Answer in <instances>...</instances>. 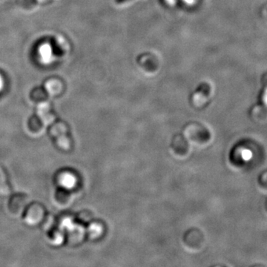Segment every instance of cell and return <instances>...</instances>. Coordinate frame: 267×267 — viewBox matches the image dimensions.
Returning a JSON list of instances; mask_svg holds the SVG:
<instances>
[{
    "instance_id": "17",
    "label": "cell",
    "mask_w": 267,
    "mask_h": 267,
    "mask_svg": "<svg viewBox=\"0 0 267 267\" xmlns=\"http://www.w3.org/2000/svg\"><path fill=\"white\" fill-rule=\"evenodd\" d=\"M17 8L24 13H33L38 9V0H17Z\"/></svg>"
},
{
    "instance_id": "12",
    "label": "cell",
    "mask_w": 267,
    "mask_h": 267,
    "mask_svg": "<svg viewBox=\"0 0 267 267\" xmlns=\"http://www.w3.org/2000/svg\"><path fill=\"white\" fill-rule=\"evenodd\" d=\"M54 199L58 207L65 208L72 204L73 199L72 191L58 188L57 190L54 193Z\"/></svg>"
},
{
    "instance_id": "21",
    "label": "cell",
    "mask_w": 267,
    "mask_h": 267,
    "mask_svg": "<svg viewBox=\"0 0 267 267\" xmlns=\"http://www.w3.org/2000/svg\"><path fill=\"white\" fill-rule=\"evenodd\" d=\"M141 0H114V5L119 9L130 7Z\"/></svg>"
},
{
    "instance_id": "4",
    "label": "cell",
    "mask_w": 267,
    "mask_h": 267,
    "mask_svg": "<svg viewBox=\"0 0 267 267\" xmlns=\"http://www.w3.org/2000/svg\"><path fill=\"white\" fill-rule=\"evenodd\" d=\"M54 181L58 187L72 191L76 187L78 179H77V176L75 172L64 169V170L57 172L55 178H54Z\"/></svg>"
},
{
    "instance_id": "1",
    "label": "cell",
    "mask_w": 267,
    "mask_h": 267,
    "mask_svg": "<svg viewBox=\"0 0 267 267\" xmlns=\"http://www.w3.org/2000/svg\"><path fill=\"white\" fill-rule=\"evenodd\" d=\"M136 64L141 72L148 76L157 75L161 69L160 58L152 52L141 53L136 57Z\"/></svg>"
},
{
    "instance_id": "22",
    "label": "cell",
    "mask_w": 267,
    "mask_h": 267,
    "mask_svg": "<svg viewBox=\"0 0 267 267\" xmlns=\"http://www.w3.org/2000/svg\"><path fill=\"white\" fill-rule=\"evenodd\" d=\"M251 157H252V154H251V152H249V151L244 150V152H243V157H244L245 160H249V159L251 158Z\"/></svg>"
},
{
    "instance_id": "24",
    "label": "cell",
    "mask_w": 267,
    "mask_h": 267,
    "mask_svg": "<svg viewBox=\"0 0 267 267\" xmlns=\"http://www.w3.org/2000/svg\"><path fill=\"white\" fill-rule=\"evenodd\" d=\"M39 2V3H47V2L49 1V0H38Z\"/></svg>"
},
{
    "instance_id": "18",
    "label": "cell",
    "mask_w": 267,
    "mask_h": 267,
    "mask_svg": "<svg viewBox=\"0 0 267 267\" xmlns=\"http://www.w3.org/2000/svg\"><path fill=\"white\" fill-rule=\"evenodd\" d=\"M40 228L44 232L47 233L51 229L57 226V217L53 214L46 213V216L43 218V221L40 223Z\"/></svg>"
},
{
    "instance_id": "9",
    "label": "cell",
    "mask_w": 267,
    "mask_h": 267,
    "mask_svg": "<svg viewBox=\"0 0 267 267\" xmlns=\"http://www.w3.org/2000/svg\"><path fill=\"white\" fill-rule=\"evenodd\" d=\"M44 88H46L50 96H57L63 92L65 86L60 79L57 77H51L46 80Z\"/></svg>"
},
{
    "instance_id": "16",
    "label": "cell",
    "mask_w": 267,
    "mask_h": 267,
    "mask_svg": "<svg viewBox=\"0 0 267 267\" xmlns=\"http://www.w3.org/2000/svg\"><path fill=\"white\" fill-rule=\"evenodd\" d=\"M8 174L3 165H0V196L7 197L11 194V186L8 179Z\"/></svg>"
},
{
    "instance_id": "20",
    "label": "cell",
    "mask_w": 267,
    "mask_h": 267,
    "mask_svg": "<svg viewBox=\"0 0 267 267\" xmlns=\"http://www.w3.org/2000/svg\"><path fill=\"white\" fill-rule=\"evenodd\" d=\"M91 218H92V215H91V212L87 210L81 211L76 215L77 222L80 224L89 223Z\"/></svg>"
},
{
    "instance_id": "23",
    "label": "cell",
    "mask_w": 267,
    "mask_h": 267,
    "mask_svg": "<svg viewBox=\"0 0 267 267\" xmlns=\"http://www.w3.org/2000/svg\"><path fill=\"white\" fill-rule=\"evenodd\" d=\"M263 102H264V104L267 106V89L266 91H265L264 94H263Z\"/></svg>"
},
{
    "instance_id": "5",
    "label": "cell",
    "mask_w": 267,
    "mask_h": 267,
    "mask_svg": "<svg viewBox=\"0 0 267 267\" xmlns=\"http://www.w3.org/2000/svg\"><path fill=\"white\" fill-rule=\"evenodd\" d=\"M65 244L71 246V247H75V246L81 244L82 241L84 240L86 231L83 228V224H80L77 222L69 229L65 230Z\"/></svg>"
},
{
    "instance_id": "13",
    "label": "cell",
    "mask_w": 267,
    "mask_h": 267,
    "mask_svg": "<svg viewBox=\"0 0 267 267\" xmlns=\"http://www.w3.org/2000/svg\"><path fill=\"white\" fill-rule=\"evenodd\" d=\"M48 131L50 137L54 139L61 135L69 133V127L65 121L56 120L51 125H48Z\"/></svg>"
},
{
    "instance_id": "19",
    "label": "cell",
    "mask_w": 267,
    "mask_h": 267,
    "mask_svg": "<svg viewBox=\"0 0 267 267\" xmlns=\"http://www.w3.org/2000/svg\"><path fill=\"white\" fill-rule=\"evenodd\" d=\"M101 231H102V227H101V224L96 223V222H93V223H91L88 225L86 232L88 233L90 237L92 238V239H95L101 234Z\"/></svg>"
},
{
    "instance_id": "3",
    "label": "cell",
    "mask_w": 267,
    "mask_h": 267,
    "mask_svg": "<svg viewBox=\"0 0 267 267\" xmlns=\"http://www.w3.org/2000/svg\"><path fill=\"white\" fill-rule=\"evenodd\" d=\"M30 204L28 194L23 192L15 193L10 195L8 202V211L14 218L22 217L25 209Z\"/></svg>"
},
{
    "instance_id": "14",
    "label": "cell",
    "mask_w": 267,
    "mask_h": 267,
    "mask_svg": "<svg viewBox=\"0 0 267 267\" xmlns=\"http://www.w3.org/2000/svg\"><path fill=\"white\" fill-rule=\"evenodd\" d=\"M54 141L56 147L62 152H69L73 149V139L69 134H65L54 138Z\"/></svg>"
},
{
    "instance_id": "25",
    "label": "cell",
    "mask_w": 267,
    "mask_h": 267,
    "mask_svg": "<svg viewBox=\"0 0 267 267\" xmlns=\"http://www.w3.org/2000/svg\"><path fill=\"white\" fill-rule=\"evenodd\" d=\"M1 86H2V79H1V76H0V88H1Z\"/></svg>"
},
{
    "instance_id": "11",
    "label": "cell",
    "mask_w": 267,
    "mask_h": 267,
    "mask_svg": "<svg viewBox=\"0 0 267 267\" xmlns=\"http://www.w3.org/2000/svg\"><path fill=\"white\" fill-rule=\"evenodd\" d=\"M30 101L36 106L49 102L50 95L44 87H36L29 94Z\"/></svg>"
},
{
    "instance_id": "10",
    "label": "cell",
    "mask_w": 267,
    "mask_h": 267,
    "mask_svg": "<svg viewBox=\"0 0 267 267\" xmlns=\"http://www.w3.org/2000/svg\"><path fill=\"white\" fill-rule=\"evenodd\" d=\"M46 128V125L44 124L43 120L37 115L31 116L27 122L28 132L33 136H40L44 132Z\"/></svg>"
},
{
    "instance_id": "7",
    "label": "cell",
    "mask_w": 267,
    "mask_h": 267,
    "mask_svg": "<svg viewBox=\"0 0 267 267\" xmlns=\"http://www.w3.org/2000/svg\"><path fill=\"white\" fill-rule=\"evenodd\" d=\"M37 115L43 120L46 127L57 120L55 114L51 110L49 102L37 106Z\"/></svg>"
},
{
    "instance_id": "8",
    "label": "cell",
    "mask_w": 267,
    "mask_h": 267,
    "mask_svg": "<svg viewBox=\"0 0 267 267\" xmlns=\"http://www.w3.org/2000/svg\"><path fill=\"white\" fill-rule=\"evenodd\" d=\"M46 240L50 245L52 247H58L62 246L65 243V233L64 230L57 227L51 229V231L46 233Z\"/></svg>"
},
{
    "instance_id": "2",
    "label": "cell",
    "mask_w": 267,
    "mask_h": 267,
    "mask_svg": "<svg viewBox=\"0 0 267 267\" xmlns=\"http://www.w3.org/2000/svg\"><path fill=\"white\" fill-rule=\"evenodd\" d=\"M46 213V208L43 204L39 202H30L22 217L25 224L33 227L40 226Z\"/></svg>"
},
{
    "instance_id": "6",
    "label": "cell",
    "mask_w": 267,
    "mask_h": 267,
    "mask_svg": "<svg viewBox=\"0 0 267 267\" xmlns=\"http://www.w3.org/2000/svg\"><path fill=\"white\" fill-rule=\"evenodd\" d=\"M213 92V87L208 81L201 82L192 94V102L196 106H201L207 103Z\"/></svg>"
},
{
    "instance_id": "15",
    "label": "cell",
    "mask_w": 267,
    "mask_h": 267,
    "mask_svg": "<svg viewBox=\"0 0 267 267\" xmlns=\"http://www.w3.org/2000/svg\"><path fill=\"white\" fill-rule=\"evenodd\" d=\"M57 226L64 231L77 223L76 216L71 212H64L57 217Z\"/></svg>"
}]
</instances>
